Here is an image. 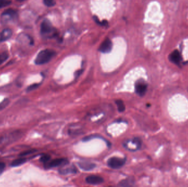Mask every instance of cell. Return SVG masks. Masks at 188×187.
<instances>
[{"label":"cell","instance_id":"1","mask_svg":"<svg viewBox=\"0 0 188 187\" xmlns=\"http://www.w3.org/2000/svg\"><path fill=\"white\" fill-rule=\"evenodd\" d=\"M56 52L54 50L46 49L39 53L35 60L36 65H42L49 62L55 56Z\"/></svg>","mask_w":188,"mask_h":187},{"label":"cell","instance_id":"2","mask_svg":"<svg viewBox=\"0 0 188 187\" xmlns=\"http://www.w3.org/2000/svg\"><path fill=\"white\" fill-rule=\"evenodd\" d=\"M41 33L42 35L55 36L56 31L55 28H53L51 22L48 20L43 21L41 25Z\"/></svg>","mask_w":188,"mask_h":187},{"label":"cell","instance_id":"3","mask_svg":"<svg viewBox=\"0 0 188 187\" xmlns=\"http://www.w3.org/2000/svg\"><path fill=\"white\" fill-rule=\"evenodd\" d=\"M125 159L112 157L107 161V165L113 169H118L123 166L125 164Z\"/></svg>","mask_w":188,"mask_h":187},{"label":"cell","instance_id":"4","mask_svg":"<svg viewBox=\"0 0 188 187\" xmlns=\"http://www.w3.org/2000/svg\"><path fill=\"white\" fill-rule=\"evenodd\" d=\"M147 89V84L142 79L138 80L135 84V90L138 95L143 97L146 94Z\"/></svg>","mask_w":188,"mask_h":187},{"label":"cell","instance_id":"5","mask_svg":"<svg viewBox=\"0 0 188 187\" xmlns=\"http://www.w3.org/2000/svg\"><path fill=\"white\" fill-rule=\"evenodd\" d=\"M69 163L68 160L64 158H58L56 159L52 160L51 161H49L45 164L46 168H54L61 166H65Z\"/></svg>","mask_w":188,"mask_h":187},{"label":"cell","instance_id":"6","mask_svg":"<svg viewBox=\"0 0 188 187\" xmlns=\"http://www.w3.org/2000/svg\"><path fill=\"white\" fill-rule=\"evenodd\" d=\"M169 59L172 63L179 66L183 62L181 53L177 49L174 50L169 55Z\"/></svg>","mask_w":188,"mask_h":187},{"label":"cell","instance_id":"7","mask_svg":"<svg viewBox=\"0 0 188 187\" xmlns=\"http://www.w3.org/2000/svg\"><path fill=\"white\" fill-rule=\"evenodd\" d=\"M112 48V42L109 39H106L100 46L98 50L104 53H108L111 51Z\"/></svg>","mask_w":188,"mask_h":187},{"label":"cell","instance_id":"8","mask_svg":"<svg viewBox=\"0 0 188 187\" xmlns=\"http://www.w3.org/2000/svg\"><path fill=\"white\" fill-rule=\"evenodd\" d=\"M104 181L103 178L96 175H91L86 178V183L92 185L100 184L102 183Z\"/></svg>","mask_w":188,"mask_h":187},{"label":"cell","instance_id":"9","mask_svg":"<svg viewBox=\"0 0 188 187\" xmlns=\"http://www.w3.org/2000/svg\"><path fill=\"white\" fill-rule=\"evenodd\" d=\"M12 35V31L9 29H6L0 33V42L8 40Z\"/></svg>","mask_w":188,"mask_h":187},{"label":"cell","instance_id":"10","mask_svg":"<svg viewBox=\"0 0 188 187\" xmlns=\"http://www.w3.org/2000/svg\"><path fill=\"white\" fill-rule=\"evenodd\" d=\"M78 165L83 170L90 171L96 167V165L88 162H80L78 163Z\"/></svg>","mask_w":188,"mask_h":187},{"label":"cell","instance_id":"11","mask_svg":"<svg viewBox=\"0 0 188 187\" xmlns=\"http://www.w3.org/2000/svg\"><path fill=\"white\" fill-rule=\"evenodd\" d=\"M78 172L77 168L74 166L68 167L66 168H62L59 171L61 174H68L70 173H77Z\"/></svg>","mask_w":188,"mask_h":187},{"label":"cell","instance_id":"12","mask_svg":"<svg viewBox=\"0 0 188 187\" xmlns=\"http://www.w3.org/2000/svg\"><path fill=\"white\" fill-rule=\"evenodd\" d=\"M27 161V160L24 158H21L17 159L14 160V161L11 163V166L12 167H17L21 166L24 164Z\"/></svg>","mask_w":188,"mask_h":187},{"label":"cell","instance_id":"13","mask_svg":"<svg viewBox=\"0 0 188 187\" xmlns=\"http://www.w3.org/2000/svg\"><path fill=\"white\" fill-rule=\"evenodd\" d=\"M134 183V181L133 178H128L125 180H122L121 182H119L118 186H123V187H125V186H132Z\"/></svg>","mask_w":188,"mask_h":187},{"label":"cell","instance_id":"14","mask_svg":"<svg viewBox=\"0 0 188 187\" xmlns=\"http://www.w3.org/2000/svg\"><path fill=\"white\" fill-rule=\"evenodd\" d=\"M115 102H116V104L117 105V106L118 110L119 112H122L124 111L125 110V106L122 100H120V99L116 100Z\"/></svg>","mask_w":188,"mask_h":187},{"label":"cell","instance_id":"15","mask_svg":"<svg viewBox=\"0 0 188 187\" xmlns=\"http://www.w3.org/2000/svg\"><path fill=\"white\" fill-rule=\"evenodd\" d=\"M16 15V11L12 9H8L2 13V15H9L11 17H14Z\"/></svg>","mask_w":188,"mask_h":187},{"label":"cell","instance_id":"16","mask_svg":"<svg viewBox=\"0 0 188 187\" xmlns=\"http://www.w3.org/2000/svg\"><path fill=\"white\" fill-rule=\"evenodd\" d=\"M9 57L7 53L3 52L0 55V65H1L3 63L5 62Z\"/></svg>","mask_w":188,"mask_h":187},{"label":"cell","instance_id":"17","mask_svg":"<svg viewBox=\"0 0 188 187\" xmlns=\"http://www.w3.org/2000/svg\"><path fill=\"white\" fill-rule=\"evenodd\" d=\"M43 3L48 7H52L56 5L55 0H43Z\"/></svg>","mask_w":188,"mask_h":187},{"label":"cell","instance_id":"18","mask_svg":"<svg viewBox=\"0 0 188 187\" xmlns=\"http://www.w3.org/2000/svg\"><path fill=\"white\" fill-rule=\"evenodd\" d=\"M9 103V100L8 99H5L0 103V111L5 109Z\"/></svg>","mask_w":188,"mask_h":187},{"label":"cell","instance_id":"19","mask_svg":"<svg viewBox=\"0 0 188 187\" xmlns=\"http://www.w3.org/2000/svg\"><path fill=\"white\" fill-rule=\"evenodd\" d=\"M50 159H51V156L50 155H47V154H45V155H42L41 157L40 158V160L41 162L44 163L45 164H46L47 162H49Z\"/></svg>","mask_w":188,"mask_h":187},{"label":"cell","instance_id":"20","mask_svg":"<svg viewBox=\"0 0 188 187\" xmlns=\"http://www.w3.org/2000/svg\"><path fill=\"white\" fill-rule=\"evenodd\" d=\"M11 3V2L9 0H0V8L7 7Z\"/></svg>","mask_w":188,"mask_h":187},{"label":"cell","instance_id":"21","mask_svg":"<svg viewBox=\"0 0 188 187\" xmlns=\"http://www.w3.org/2000/svg\"><path fill=\"white\" fill-rule=\"evenodd\" d=\"M39 86H40L39 83H34V84L31 85L27 88V91L28 92H30V91L34 90L35 89H36L37 88H38L39 87Z\"/></svg>","mask_w":188,"mask_h":187},{"label":"cell","instance_id":"22","mask_svg":"<svg viewBox=\"0 0 188 187\" xmlns=\"http://www.w3.org/2000/svg\"><path fill=\"white\" fill-rule=\"evenodd\" d=\"M35 152V150H27V151H25V152H22L20 154L19 156H25L27 155H28L29 154H31L33 152Z\"/></svg>","mask_w":188,"mask_h":187},{"label":"cell","instance_id":"23","mask_svg":"<svg viewBox=\"0 0 188 187\" xmlns=\"http://www.w3.org/2000/svg\"><path fill=\"white\" fill-rule=\"evenodd\" d=\"M6 167L5 164L3 162H0V175L3 172L5 168Z\"/></svg>","mask_w":188,"mask_h":187},{"label":"cell","instance_id":"24","mask_svg":"<svg viewBox=\"0 0 188 187\" xmlns=\"http://www.w3.org/2000/svg\"><path fill=\"white\" fill-rule=\"evenodd\" d=\"M17 1H18V2H24V1H25L26 0H17Z\"/></svg>","mask_w":188,"mask_h":187}]
</instances>
